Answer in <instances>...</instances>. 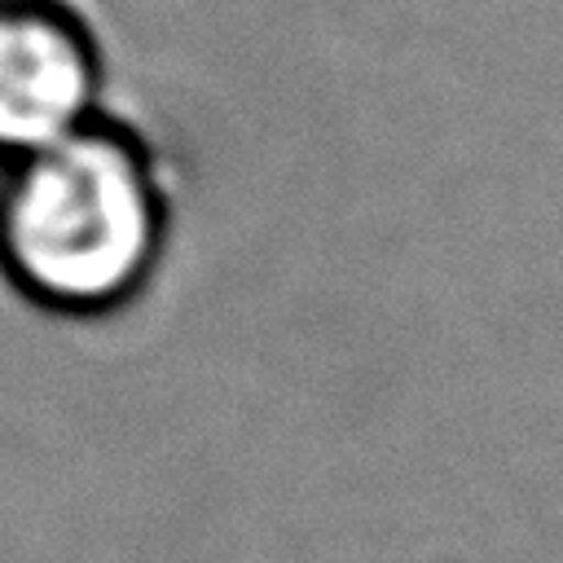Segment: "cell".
<instances>
[{
	"label": "cell",
	"mask_w": 563,
	"mask_h": 563,
	"mask_svg": "<svg viewBox=\"0 0 563 563\" xmlns=\"http://www.w3.org/2000/svg\"><path fill=\"white\" fill-rule=\"evenodd\" d=\"M163 198L141 145L101 119L0 176V268L53 312H106L154 268Z\"/></svg>",
	"instance_id": "cell-1"
},
{
	"label": "cell",
	"mask_w": 563,
	"mask_h": 563,
	"mask_svg": "<svg viewBox=\"0 0 563 563\" xmlns=\"http://www.w3.org/2000/svg\"><path fill=\"white\" fill-rule=\"evenodd\" d=\"M97 48L62 0H0V158L97 123Z\"/></svg>",
	"instance_id": "cell-2"
}]
</instances>
